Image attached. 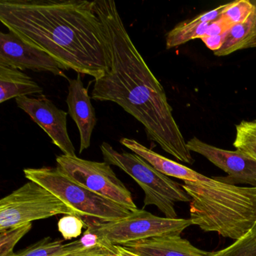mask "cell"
I'll use <instances>...</instances> for the list:
<instances>
[{
  "label": "cell",
  "instance_id": "7",
  "mask_svg": "<svg viewBox=\"0 0 256 256\" xmlns=\"http://www.w3.org/2000/svg\"><path fill=\"white\" fill-rule=\"evenodd\" d=\"M61 214L74 212L47 188L30 180L0 200V232Z\"/></svg>",
  "mask_w": 256,
  "mask_h": 256
},
{
  "label": "cell",
  "instance_id": "2",
  "mask_svg": "<svg viewBox=\"0 0 256 256\" xmlns=\"http://www.w3.org/2000/svg\"><path fill=\"white\" fill-rule=\"evenodd\" d=\"M0 22L8 31L78 74H106L108 44L94 1L1 0Z\"/></svg>",
  "mask_w": 256,
  "mask_h": 256
},
{
  "label": "cell",
  "instance_id": "8",
  "mask_svg": "<svg viewBox=\"0 0 256 256\" xmlns=\"http://www.w3.org/2000/svg\"><path fill=\"white\" fill-rule=\"evenodd\" d=\"M56 161L59 170L74 182L132 212L137 210L132 193L116 176L110 164L64 154L58 156Z\"/></svg>",
  "mask_w": 256,
  "mask_h": 256
},
{
  "label": "cell",
  "instance_id": "22",
  "mask_svg": "<svg viewBox=\"0 0 256 256\" xmlns=\"http://www.w3.org/2000/svg\"><path fill=\"white\" fill-rule=\"evenodd\" d=\"M58 230L66 240L77 238L82 234L86 223L76 215H66L58 222Z\"/></svg>",
  "mask_w": 256,
  "mask_h": 256
},
{
  "label": "cell",
  "instance_id": "17",
  "mask_svg": "<svg viewBox=\"0 0 256 256\" xmlns=\"http://www.w3.org/2000/svg\"><path fill=\"white\" fill-rule=\"evenodd\" d=\"M79 240L64 244L62 240H52L46 236L24 250L14 253L13 256H62L74 252L82 248Z\"/></svg>",
  "mask_w": 256,
  "mask_h": 256
},
{
  "label": "cell",
  "instance_id": "12",
  "mask_svg": "<svg viewBox=\"0 0 256 256\" xmlns=\"http://www.w3.org/2000/svg\"><path fill=\"white\" fill-rule=\"evenodd\" d=\"M68 94L66 98L68 114L76 122L80 132V151L90 146L92 132L97 124L95 109L91 102L88 89L78 74L76 79L70 80Z\"/></svg>",
  "mask_w": 256,
  "mask_h": 256
},
{
  "label": "cell",
  "instance_id": "1",
  "mask_svg": "<svg viewBox=\"0 0 256 256\" xmlns=\"http://www.w3.org/2000/svg\"><path fill=\"white\" fill-rule=\"evenodd\" d=\"M94 7L107 38L108 64L106 74L94 80L92 100L116 103L143 125L150 140L178 161L192 164L164 88L134 46L116 2L96 0Z\"/></svg>",
  "mask_w": 256,
  "mask_h": 256
},
{
  "label": "cell",
  "instance_id": "14",
  "mask_svg": "<svg viewBox=\"0 0 256 256\" xmlns=\"http://www.w3.org/2000/svg\"><path fill=\"white\" fill-rule=\"evenodd\" d=\"M227 6L228 4L220 6L215 10L176 25L166 36V48H173L194 38H203L206 35L208 26L212 22L220 18Z\"/></svg>",
  "mask_w": 256,
  "mask_h": 256
},
{
  "label": "cell",
  "instance_id": "11",
  "mask_svg": "<svg viewBox=\"0 0 256 256\" xmlns=\"http://www.w3.org/2000/svg\"><path fill=\"white\" fill-rule=\"evenodd\" d=\"M191 152H196L228 174L222 178L229 184H248L256 187V160L239 150H227L208 144L198 138L187 142Z\"/></svg>",
  "mask_w": 256,
  "mask_h": 256
},
{
  "label": "cell",
  "instance_id": "4",
  "mask_svg": "<svg viewBox=\"0 0 256 256\" xmlns=\"http://www.w3.org/2000/svg\"><path fill=\"white\" fill-rule=\"evenodd\" d=\"M100 149L104 162L119 168L142 187L145 194L144 206L154 205L166 218H176V203L191 202L182 185L154 168L137 154L118 152L107 142H103Z\"/></svg>",
  "mask_w": 256,
  "mask_h": 256
},
{
  "label": "cell",
  "instance_id": "6",
  "mask_svg": "<svg viewBox=\"0 0 256 256\" xmlns=\"http://www.w3.org/2000/svg\"><path fill=\"white\" fill-rule=\"evenodd\" d=\"M192 224L190 218L156 216L144 209H138L128 216L116 221L94 220L86 223L102 240L120 246L150 238L180 236L184 230Z\"/></svg>",
  "mask_w": 256,
  "mask_h": 256
},
{
  "label": "cell",
  "instance_id": "18",
  "mask_svg": "<svg viewBox=\"0 0 256 256\" xmlns=\"http://www.w3.org/2000/svg\"><path fill=\"white\" fill-rule=\"evenodd\" d=\"M233 145L236 150L256 160V119L242 120L236 126V136Z\"/></svg>",
  "mask_w": 256,
  "mask_h": 256
},
{
  "label": "cell",
  "instance_id": "13",
  "mask_svg": "<svg viewBox=\"0 0 256 256\" xmlns=\"http://www.w3.org/2000/svg\"><path fill=\"white\" fill-rule=\"evenodd\" d=\"M124 247L140 256H212V252L200 250L180 236L150 238Z\"/></svg>",
  "mask_w": 256,
  "mask_h": 256
},
{
  "label": "cell",
  "instance_id": "10",
  "mask_svg": "<svg viewBox=\"0 0 256 256\" xmlns=\"http://www.w3.org/2000/svg\"><path fill=\"white\" fill-rule=\"evenodd\" d=\"M0 65L65 77V68L60 62L12 31L0 34Z\"/></svg>",
  "mask_w": 256,
  "mask_h": 256
},
{
  "label": "cell",
  "instance_id": "5",
  "mask_svg": "<svg viewBox=\"0 0 256 256\" xmlns=\"http://www.w3.org/2000/svg\"><path fill=\"white\" fill-rule=\"evenodd\" d=\"M25 176L53 193L70 206L74 215L100 222H112L128 216L132 211L106 198L70 179L58 167L26 168Z\"/></svg>",
  "mask_w": 256,
  "mask_h": 256
},
{
  "label": "cell",
  "instance_id": "15",
  "mask_svg": "<svg viewBox=\"0 0 256 256\" xmlns=\"http://www.w3.org/2000/svg\"><path fill=\"white\" fill-rule=\"evenodd\" d=\"M42 92L43 88L26 73L0 65V103Z\"/></svg>",
  "mask_w": 256,
  "mask_h": 256
},
{
  "label": "cell",
  "instance_id": "20",
  "mask_svg": "<svg viewBox=\"0 0 256 256\" xmlns=\"http://www.w3.org/2000/svg\"><path fill=\"white\" fill-rule=\"evenodd\" d=\"M32 222L0 232V256H13L16 244L32 229Z\"/></svg>",
  "mask_w": 256,
  "mask_h": 256
},
{
  "label": "cell",
  "instance_id": "16",
  "mask_svg": "<svg viewBox=\"0 0 256 256\" xmlns=\"http://www.w3.org/2000/svg\"><path fill=\"white\" fill-rule=\"evenodd\" d=\"M256 48V5L246 22L233 25L227 32L221 48L214 52L217 56H224L239 50Z\"/></svg>",
  "mask_w": 256,
  "mask_h": 256
},
{
  "label": "cell",
  "instance_id": "19",
  "mask_svg": "<svg viewBox=\"0 0 256 256\" xmlns=\"http://www.w3.org/2000/svg\"><path fill=\"white\" fill-rule=\"evenodd\" d=\"M212 256H256V230H251L223 250L212 252Z\"/></svg>",
  "mask_w": 256,
  "mask_h": 256
},
{
  "label": "cell",
  "instance_id": "26",
  "mask_svg": "<svg viewBox=\"0 0 256 256\" xmlns=\"http://www.w3.org/2000/svg\"><path fill=\"white\" fill-rule=\"evenodd\" d=\"M116 246V253H118V256H140L139 254L132 252L130 250L126 248L125 247L120 246Z\"/></svg>",
  "mask_w": 256,
  "mask_h": 256
},
{
  "label": "cell",
  "instance_id": "9",
  "mask_svg": "<svg viewBox=\"0 0 256 256\" xmlns=\"http://www.w3.org/2000/svg\"><path fill=\"white\" fill-rule=\"evenodd\" d=\"M18 107L28 114L52 139L54 144L64 155L76 156V148L68 136L67 116L68 113L58 108L44 95L16 98Z\"/></svg>",
  "mask_w": 256,
  "mask_h": 256
},
{
  "label": "cell",
  "instance_id": "21",
  "mask_svg": "<svg viewBox=\"0 0 256 256\" xmlns=\"http://www.w3.org/2000/svg\"><path fill=\"white\" fill-rule=\"evenodd\" d=\"M254 4L247 0H239L228 4L222 17L232 25L246 22L252 12Z\"/></svg>",
  "mask_w": 256,
  "mask_h": 256
},
{
  "label": "cell",
  "instance_id": "3",
  "mask_svg": "<svg viewBox=\"0 0 256 256\" xmlns=\"http://www.w3.org/2000/svg\"><path fill=\"white\" fill-rule=\"evenodd\" d=\"M182 184L191 198L190 220L205 232L238 240L256 224V187L238 186L200 174Z\"/></svg>",
  "mask_w": 256,
  "mask_h": 256
},
{
  "label": "cell",
  "instance_id": "24",
  "mask_svg": "<svg viewBox=\"0 0 256 256\" xmlns=\"http://www.w3.org/2000/svg\"><path fill=\"white\" fill-rule=\"evenodd\" d=\"M232 26L233 25L230 24L224 18L220 16V18L214 20L210 24L204 36H214L226 34Z\"/></svg>",
  "mask_w": 256,
  "mask_h": 256
},
{
  "label": "cell",
  "instance_id": "25",
  "mask_svg": "<svg viewBox=\"0 0 256 256\" xmlns=\"http://www.w3.org/2000/svg\"><path fill=\"white\" fill-rule=\"evenodd\" d=\"M226 35H227V32L222 34V35L214 36H204L200 40L206 44L208 48L214 50V52L221 48L222 46L224 44V40H226Z\"/></svg>",
  "mask_w": 256,
  "mask_h": 256
},
{
  "label": "cell",
  "instance_id": "27",
  "mask_svg": "<svg viewBox=\"0 0 256 256\" xmlns=\"http://www.w3.org/2000/svg\"><path fill=\"white\" fill-rule=\"evenodd\" d=\"M253 230H256V226H254V228H253Z\"/></svg>",
  "mask_w": 256,
  "mask_h": 256
},
{
  "label": "cell",
  "instance_id": "23",
  "mask_svg": "<svg viewBox=\"0 0 256 256\" xmlns=\"http://www.w3.org/2000/svg\"><path fill=\"white\" fill-rule=\"evenodd\" d=\"M62 256H118V254L116 246L106 242L94 248L82 247L78 251Z\"/></svg>",
  "mask_w": 256,
  "mask_h": 256
}]
</instances>
